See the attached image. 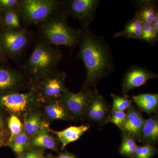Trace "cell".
<instances>
[{"label":"cell","instance_id":"6da1fadb","mask_svg":"<svg viewBox=\"0 0 158 158\" xmlns=\"http://www.w3.org/2000/svg\"><path fill=\"white\" fill-rule=\"evenodd\" d=\"M79 45L77 58L83 61L86 72L82 89L95 90L98 83L114 71L112 50L104 38L94 34L90 26L82 25Z\"/></svg>","mask_w":158,"mask_h":158},{"label":"cell","instance_id":"7a4b0ae2","mask_svg":"<svg viewBox=\"0 0 158 158\" xmlns=\"http://www.w3.org/2000/svg\"><path fill=\"white\" fill-rule=\"evenodd\" d=\"M68 15L63 9L39 23V31L44 41L51 45L73 48L80 44L81 31L69 25Z\"/></svg>","mask_w":158,"mask_h":158},{"label":"cell","instance_id":"3957f363","mask_svg":"<svg viewBox=\"0 0 158 158\" xmlns=\"http://www.w3.org/2000/svg\"><path fill=\"white\" fill-rule=\"evenodd\" d=\"M61 51L44 41L37 44L27 62L26 74L31 83L38 81L57 69L62 58Z\"/></svg>","mask_w":158,"mask_h":158},{"label":"cell","instance_id":"277c9868","mask_svg":"<svg viewBox=\"0 0 158 158\" xmlns=\"http://www.w3.org/2000/svg\"><path fill=\"white\" fill-rule=\"evenodd\" d=\"M64 2L56 0H21L18 11L20 18L29 24H39L63 9Z\"/></svg>","mask_w":158,"mask_h":158},{"label":"cell","instance_id":"5b68a950","mask_svg":"<svg viewBox=\"0 0 158 158\" xmlns=\"http://www.w3.org/2000/svg\"><path fill=\"white\" fill-rule=\"evenodd\" d=\"M40 100L34 90L11 92L0 95V106L10 114L23 121L29 113L40 108Z\"/></svg>","mask_w":158,"mask_h":158},{"label":"cell","instance_id":"8992f818","mask_svg":"<svg viewBox=\"0 0 158 158\" xmlns=\"http://www.w3.org/2000/svg\"><path fill=\"white\" fill-rule=\"evenodd\" d=\"M66 77L65 73L57 69L46 77L31 83V89L37 94L40 102L60 98L67 89Z\"/></svg>","mask_w":158,"mask_h":158},{"label":"cell","instance_id":"52a82bcc","mask_svg":"<svg viewBox=\"0 0 158 158\" xmlns=\"http://www.w3.org/2000/svg\"><path fill=\"white\" fill-rule=\"evenodd\" d=\"M96 90L81 89L80 92H73L67 88L62 94L60 100L73 121L83 120Z\"/></svg>","mask_w":158,"mask_h":158},{"label":"cell","instance_id":"ba28073f","mask_svg":"<svg viewBox=\"0 0 158 158\" xmlns=\"http://www.w3.org/2000/svg\"><path fill=\"white\" fill-rule=\"evenodd\" d=\"M99 0H70L63 2V10L68 15L78 20L82 25L93 22L99 4Z\"/></svg>","mask_w":158,"mask_h":158},{"label":"cell","instance_id":"9c48e42d","mask_svg":"<svg viewBox=\"0 0 158 158\" xmlns=\"http://www.w3.org/2000/svg\"><path fill=\"white\" fill-rule=\"evenodd\" d=\"M29 33L25 29L7 28L2 35L1 41L6 52L12 57L19 56L27 45Z\"/></svg>","mask_w":158,"mask_h":158},{"label":"cell","instance_id":"30bf717a","mask_svg":"<svg viewBox=\"0 0 158 158\" xmlns=\"http://www.w3.org/2000/svg\"><path fill=\"white\" fill-rule=\"evenodd\" d=\"M31 84L26 73L16 69L0 68V92H20L28 85L31 87Z\"/></svg>","mask_w":158,"mask_h":158},{"label":"cell","instance_id":"8fae6325","mask_svg":"<svg viewBox=\"0 0 158 158\" xmlns=\"http://www.w3.org/2000/svg\"><path fill=\"white\" fill-rule=\"evenodd\" d=\"M111 114V106L97 89L83 120L103 125L108 123Z\"/></svg>","mask_w":158,"mask_h":158},{"label":"cell","instance_id":"7c38bea8","mask_svg":"<svg viewBox=\"0 0 158 158\" xmlns=\"http://www.w3.org/2000/svg\"><path fill=\"white\" fill-rule=\"evenodd\" d=\"M158 75L143 67L133 65L125 74L122 81V94L145 85L150 79L157 77Z\"/></svg>","mask_w":158,"mask_h":158},{"label":"cell","instance_id":"4fadbf2b","mask_svg":"<svg viewBox=\"0 0 158 158\" xmlns=\"http://www.w3.org/2000/svg\"><path fill=\"white\" fill-rule=\"evenodd\" d=\"M40 110L44 120L49 124L56 120L73 121L60 98L41 102Z\"/></svg>","mask_w":158,"mask_h":158},{"label":"cell","instance_id":"5bb4252c","mask_svg":"<svg viewBox=\"0 0 158 158\" xmlns=\"http://www.w3.org/2000/svg\"><path fill=\"white\" fill-rule=\"evenodd\" d=\"M144 119L134 105L126 112L125 120L120 130L123 135L131 136L138 141Z\"/></svg>","mask_w":158,"mask_h":158},{"label":"cell","instance_id":"9a60e30c","mask_svg":"<svg viewBox=\"0 0 158 158\" xmlns=\"http://www.w3.org/2000/svg\"><path fill=\"white\" fill-rule=\"evenodd\" d=\"M49 125L44 127L30 139V146L43 150L48 149L59 153V142L56 137L51 134Z\"/></svg>","mask_w":158,"mask_h":158},{"label":"cell","instance_id":"2e32d148","mask_svg":"<svg viewBox=\"0 0 158 158\" xmlns=\"http://www.w3.org/2000/svg\"><path fill=\"white\" fill-rule=\"evenodd\" d=\"M90 127L88 125H83L69 127L60 131H54L50 128V131L56 137L61 144V149L63 151L68 144L78 140Z\"/></svg>","mask_w":158,"mask_h":158},{"label":"cell","instance_id":"e0dca14e","mask_svg":"<svg viewBox=\"0 0 158 158\" xmlns=\"http://www.w3.org/2000/svg\"><path fill=\"white\" fill-rule=\"evenodd\" d=\"M158 141V117L157 115H155L144 119L138 141L154 145Z\"/></svg>","mask_w":158,"mask_h":158},{"label":"cell","instance_id":"ac0fdd59","mask_svg":"<svg viewBox=\"0 0 158 158\" xmlns=\"http://www.w3.org/2000/svg\"><path fill=\"white\" fill-rule=\"evenodd\" d=\"M137 9L135 15L143 23L152 24L153 20L158 13L157 2L152 0L132 1Z\"/></svg>","mask_w":158,"mask_h":158},{"label":"cell","instance_id":"d6986e66","mask_svg":"<svg viewBox=\"0 0 158 158\" xmlns=\"http://www.w3.org/2000/svg\"><path fill=\"white\" fill-rule=\"evenodd\" d=\"M23 130L31 138L46 125H49L44 120L40 108L29 113L22 121Z\"/></svg>","mask_w":158,"mask_h":158},{"label":"cell","instance_id":"ffe728a7","mask_svg":"<svg viewBox=\"0 0 158 158\" xmlns=\"http://www.w3.org/2000/svg\"><path fill=\"white\" fill-rule=\"evenodd\" d=\"M133 102L142 112L156 114L158 108V94L144 93L132 97Z\"/></svg>","mask_w":158,"mask_h":158},{"label":"cell","instance_id":"44dd1931","mask_svg":"<svg viewBox=\"0 0 158 158\" xmlns=\"http://www.w3.org/2000/svg\"><path fill=\"white\" fill-rule=\"evenodd\" d=\"M143 23V22L135 15L127 23L122 30L115 34L114 37H123L127 39L133 38L140 40Z\"/></svg>","mask_w":158,"mask_h":158},{"label":"cell","instance_id":"7402d4cb","mask_svg":"<svg viewBox=\"0 0 158 158\" xmlns=\"http://www.w3.org/2000/svg\"><path fill=\"white\" fill-rule=\"evenodd\" d=\"M30 139L23 130L18 135L7 144L17 157L21 156L30 147Z\"/></svg>","mask_w":158,"mask_h":158},{"label":"cell","instance_id":"603a6c76","mask_svg":"<svg viewBox=\"0 0 158 158\" xmlns=\"http://www.w3.org/2000/svg\"><path fill=\"white\" fill-rule=\"evenodd\" d=\"M121 144L118 149L120 154L129 158H134L138 145L136 140L131 136L122 135Z\"/></svg>","mask_w":158,"mask_h":158},{"label":"cell","instance_id":"cb8c5ba5","mask_svg":"<svg viewBox=\"0 0 158 158\" xmlns=\"http://www.w3.org/2000/svg\"><path fill=\"white\" fill-rule=\"evenodd\" d=\"M119 96L115 94H111L113 99V105L111 107L112 111H118L127 112L130 108L134 106L132 98L126 95Z\"/></svg>","mask_w":158,"mask_h":158},{"label":"cell","instance_id":"d4e9b609","mask_svg":"<svg viewBox=\"0 0 158 158\" xmlns=\"http://www.w3.org/2000/svg\"><path fill=\"white\" fill-rule=\"evenodd\" d=\"M7 124L10 132L7 142L8 143L22 131L23 124L22 121L18 117L13 115L9 116L7 119Z\"/></svg>","mask_w":158,"mask_h":158},{"label":"cell","instance_id":"484cf974","mask_svg":"<svg viewBox=\"0 0 158 158\" xmlns=\"http://www.w3.org/2000/svg\"><path fill=\"white\" fill-rule=\"evenodd\" d=\"M4 21L8 28L13 30L22 29L17 9L5 11Z\"/></svg>","mask_w":158,"mask_h":158},{"label":"cell","instance_id":"4316f807","mask_svg":"<svg viewBox=\"0 0 158 158\" xmlns=\"http://www.w3.org/2000/svg\"><path fill=\"white\" fill-rule=\"evenodd\" d=\"M158 39V32L150 24L144 23L142 27V34L140 40L150 44H154Z\"/></svg>","mask_w":158,"mask_h":158},{"label":"cell","instance_id":"83f0119b","mask_svg":"<svg viewBox=\"0 0 158 158\" xmlns=\"http://www.w3.org/2000/svg\"><path fill=\"white\" fill-rule=\"evenodd\" d=\"M157 150L153 145L143 144L138 146L134 158H151L156 153Z\"/></svg>","mask_w":158,"mask_h":158},{"label":"cell","instance_id":"f1b7e54d","mask_svg":"<svg viewBox=\"0 0 158 158\" xmlns=\"http://www.w3.org/2000/svg\"><path fill=\"white\" fill-rule=\"evenodd\" d=\"M126 117V112L123 111H112L108 122L113 123L121 130L125 120Z\"/></svg>","mask_w":158,"mask_h":158},{"label":"cell","instance_id":"f546056e","mask_svg":"<svg viewBox=\"0 0 158 158\" xmlns=\"http://www.w3.org/2000/svg\"><path fill=\"white\" fill-rule=\"evenodd\" d=\"M44 150L30 146L21 156V158H44Z\"/></svg>","mask_w":158,"mask_h":158},{"label":"cell","instance_id":"4dcf8cb0","mask_svg":"<svg viewBox=\"0 0 158 158\" xmlns=\"http://www.w3.org/2000/svg\"><path fill=\"white\" fill-rule=\"evenodd\" d=\"M20 1L18 0H0V9L5 11L17 9Z\"/></svg>","mask_w":158,"mask_h":158},{"label":"cell","instance_id":"1f68e13d","mask_svg":"<svg viewBox=\"0 0 158 158\" xmlns=\"http://www.w3.org/2000/svg\"><path fill=\"white\" fill-rule=\"evenodd\" d=\"M52 158H78L72 153L68 152L67 151L63 152H59L58 154L56 156L51 155Z\"/></svg>","mask_w":158,"mask_h":158},{"label":"cell","instance_id":"d6a6232c","mask_svg":"<svg viewBox=\"0 0 158 158\" xmlns=\"http://www.w3.org/2000/svg\"><path fill=\"white\" fill-rule=\"evenodd\" d=\"M151 25L155 29L156 31L158 32V13L156 15L154 19L153 20Z\"/></svg>","mask_w":158,"mask_h":158},{"label":"cell","instance_id":"836d02e7","mask_svg":"<svg viewBox=\"0 0 158 158\" xmlns=\"http://www.w3.org/2000/svg\"><path fill=\"white\" fill-rule=\"evenodd\" d=\"M4 126H5V122L3 120L2 114L0 113V129L3 128Z\"/></svg>","mask_w":158,"mask_h":158},{"label":"cell","instance_id":"e575fe53","mask_svg":"<svg viewBox=\"0 0 158 158\" xmlns=\"http://www.w3.org/2000/svg\"><path fill=\"white\" fill-rule=\"evenodd\" d=\"M2 52V43H1V39H0V53Z\"/></svg>","mask_w":158,"mask_h":158},{"label":"cell","instance_id":"d590c367","mask_svg":"<svg viewBox=\"0 0 158 158\" xmlns=\"http://www.w3.org/2000/svg\"><path fill=\"white\" fill-rule=\"evenodd\" d=\"M44 158H51V155L47 156H44Z\"/></svg>","mask_w":158,"mask_h":158},{"label":"cell","instance_id":"8d00e7d4","mask_svg":"<svg viewBox=\"0 0 158 158\" xmlns=\"http://www.w3.org/2000/svg\"><path fill=\"white\" fill-rule=\"evenodd\" d=\"M3 143H4V142H3V141H2V140H0V147L3 145Z\"/></svg>","mask_w":158,"mask_h":158},{"label":"cell","instance_id":"74e56055","mask_svg":"<svg viewBox=\"0 0 158 158\" xmlns=\"http://www.w3.org/2000/svg\"><path fill=\"white\" fill-rule=\"evenodd\" d=\"M2 136H3L2 133V132H1V131H0V138H2Z\"/></svg>","mask_w":158,"mask_h":158},{"label":"cell","instance_id":"f35d334b","mask_svg":"<svg viewBox=\"0 0 158 158\" xmlns=\"http://www.w3.org/2000/svg\"><path fill=\"white\" fill-rule=\"evenodd\" d=\"M17 158H21L20 156L17 157Z\"/></svg>","mask_w":158,"mask_h":158}]
</instances>
